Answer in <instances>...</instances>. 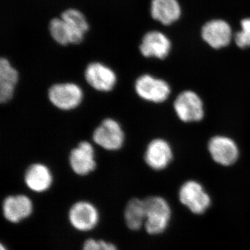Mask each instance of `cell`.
Instances as JSON below:
<instances>
[{
    "mask_svg": "<svg viewBox=\"0 0 250 250\" xmlns=\"http://www.w3.org/2000/svg\"><path fill=\"white\" fill-rule=\"evenodd\" d=\"M151 15L161 24L170 25L180 18L182 9L177 0H152Z\"/></svg>",
    "mask_w": 250,
    "mask_h": 250,
    "instance_id": "16",
    "label": "cell"
},
{
    "mask_svg": "<svg viewBox=\"0 0 250 250\" xmlns=\"http://www.w3.org/2000/svg\"><path fill=\"white\" fill-rule=\"evenodd\" d=\"M48 98L55 107L62 111H70L82 104L83 92L80 85L75 83H56L49 88Z\"/></svg>",
    "mask_w": 250,
    "mask_h": 250,
    "instance_id": "2",
    "label": "cell"
},
{
    "mask_svg": "<svg viewBox=\"0 0 250 250\" xmlns=\"http://www.w3.org/2000/svg\"><path fill=\"white\" fill-rule=\"evenodd\" d=\"M124 216L128 228L133 231L141 229L146 219L144 200L138 198L130 200L125 208Z\"/></svg>",
    "mask_w": 250,
    "mask_h": 250,
    "instance_id": "19",
    "label": "cell"
},
{
    "mask_svg": "<svg viewBox=\"0 0 250 250\" xmlns=\"http://www.w3.org/2000/svg\"><path fill=\"white\" fill-rule=\"evenodd\" d=\"M19 80V73L6 58L0 60V102L6 103L12 99Z\"/></svg>",
    "mask_w": 250,
    "mask_h": 250,
    "instance_id": "17",
    "label": "cell"
},
{
    "mask_svg": "<svg viewBox=\"0 0 250 250\" xmlns=\"http://www.w3.org/2000/svg\"><path fill=\"white\" fill-rule=\"evenodd\" d=\"M85 80L88 85L100 92L111 91L116 86V72L101 62H93L88 65L84 72Z\"/></svg>",
    "mask_w": 250,
    "mask_h": 250,
    "instance_id": "8",
    "label": "cell"
},
{
    "mask_svg": "<svg viewBox=\"0 0 250 250\" xmlns=\"http://www.w3.org/2000/svg\"><path fill=\"white\" fill-rule=\"evenodd\" d=\"M24 180L31 191L41 193L47 191L52 187L53 175L50 169L45 164L36 163L27 167Z\"/></svg>",
    "mask_w": 250,
    "mask_h": 250,
    "instance_id": "15",
    "label": "cell"
},
{
    "mask_svg": "<svg viewBox=\"0 0 250 250\" xmlns=\"http://www.w3.org/2000/svg\"><path fill=\"white\" fill-rule=\"evenodd\" d=\"M173 157L172 147L165 140L154 139L148 144L145 161L153 170H161L170 164Z\"/></svg>",
    "mask_w": 250,
    "mask_h": 250,
    "instance_id": "13",
    "label": "cell"
},
{
    "mask_svg": "<svg viewBox=\"0 0 250 250\" xmlns=\"http://www.w3.org/2000/svg\"><path fill=\"white\" fill-rule=\"evenodd\" d=\"M179 200L192 213L200 215L205 213L210 205V197L205 188L195 181H188L181 187Z\"/></svg>",
    "mask_w": 250,
    "mask_h": 250,
    "instance_id": "5",
    "label": "cell"
},
{
    "mask_svg": "<svg viewBox=\"0 0 250 250\" xmlns=\"http://www.w3.org/2000/svg\"><path fill=\"white\" fill-rule=\"evenodd\" d=\"M135 90L140 98L153 103L166 101L170 94V87L166 81L150 75H143L135 82Z\"/></svg>",
    "mask_w": 250,
    "mask_h": 250,
    "instance_id": "4",
    "label": "cell"
},
{
    "mask_svg": "<svg viewBox=\"0 0 250 250\" xmlns=\"http://www.w3.org/2000/svg\"><path fill=\"white\" fill-rule=\"evenodd\" d=\"M143 200L146 212L144 225L146 231L151 235L164 232L171 218L170 205L165 199L159 196L148 197Z\"/></svg>",
    "mask_w": 250,
    "mask_h": 250,
    "instance_id": "1",
    "label": "cell"
},
{
    "mask_svg": "<svg viewBox=\"0 0 250 250\" xmlns=\"http://www.w3.org/2000/svg\"><path fill=\"white\" fill-rule=\"evenodd\" d=\"M82 250H101V245H100V240L93 239V238H89L86 240L83 243V248Z\"/></svg>",
    "mask_w": 250,
    "mask_h": 250,
    "instance_id": "22",
    "label": "cell"
},
{
    "mask_svg": "<svg viewBox=\"0 0 250 250\" xmlns=\"http://www.w3.org/2000/svg\"><path fill=\"white\" fill-rule=\"evenodd\" d=\"M62 19L66 26L70 43H80L88 29L84 16L77 10L68 9L62 13Z\"/></svg>",
    "mask_w": 250,
    "mask_h": 250,
    "instance_id": "18",
    "label": "cell"
},
{
    "mask_svg": "<svg viewBox=\"0 0 250 250\" xmlns=\"http://www.w3.org/2000/svg\"><path fill=\"white\" fill-rule=\"evenodd\" d=\"M171 50V42L168 38L160 32L152 31L147 33L143 38L140 51L143 57L147 58L164 59Z\"/></svg>",
    "mask_w": 250,
    "mask_h": 250,
    "instance_id": "14",
    "label": "cell"
},
{
    "mask_svg": "<svg viewBox=\"0 0 250 250\" xmlns=\"http://www.w3.org/2000/svg\"><path fill=\"white\" fill-rule=\"evenodd\" d=\"M68 220L72 228L85 232L96 228L100 221V213L98 208L90 202H77L69 210Z\"/></svg>",
    "mask_w": 250,
    "mask_h": 250,
    "instance_id": "6",
    "label": "cell"
},
{
    "mask_svg": "<svg viewBox=\"0 0 250 250\" xmlns=\"http://www.w3.org/2000/svg\"><path fill=\"white\" fill-rule=\"evenodd\" d=\"M94 142L103 149L116 151L123 147L125 133L121 125L116 120L108 118L95 129L93 134Z\"/></svg>",
    "mask_w": 250,
    "mask_h": 250,
    "instance_id": "3",
    "label": "cell"
},
{
    "mask_svg": "<svg viewBox=\"0 0 250 250\" xmlns=\"http://www.w3.org/2000/svg\"><path fill=\"white\" fill-rule=\"evenodd\" d=\"M202 39L213 49H220L229 45L232 39L231 26L226 21L215 19L206 22L202 28Z\"/></svg>",
    "mask_w": 250,
    "mask_h": 250,
    "instance_id": "9",
    "label": "cell"
},
{
    "mask_svg": "<svg viewBox=\"0 0 250 250\" xmlns=\"http://www.w3.org/2000/svg\"><path fill=\"white\" fill-rule=\"evenodd\" d=\"M69 164L75 174L85 176L95 170L96 167L95 149L91 143L82 141L74 148L69 155Z\"/></svg>",
    "mask_w": 250,
    "mask_h": 250,
    "instance_id": "10",
    "label": "cell"
},
{
    "mask_svg": "<svg viewBox=\"0 0 250 250\" xmlns=\"http://www.w3.org/2000/svg\"><path fill=\"white\" fill-rule=\"evenodd\" d=\"M208 148L212 159L222 166L232 165L239 155L236 143L227 136H216L212 138Z\"/></svg>",
    "mask_w": 250,
    "mask_h": 250,
    "instance_id": "11",
    "label": "cell"
},
{
    "mask_svg": "<svg viewBox=\"0 0 250 250\" xmlns=\"http://www.w3.org/2000/svg\"><path fill=\"white\" fill-rule=\"evenodd\" d=\"M0 250H8L7 248L4 246V244L1 243V246H0Z\"/></svg>",
    "mask_w": 250,
    "mask_h": 250,
    "instance_id": "24",
    "label": "cell"
},
{
    "mask_svg": "<svg viewBox=\"0 0 250 250\" xmlns=\"http://www.w3.org/2000/svg\"><path fill=\"white\" fill-rule=\"evenodd\" d=\"M100 245H101V250H118L117 247L113 243H109V242L101 240Z\"/></svg>",
    "mask_w": 250,
    "mask_h": 250,
    "instance_id": "23",
    "label": "cell"
},
{
    "mask_svg": "<svg viewBox=\"0 0 250 250\" xmlns=\"http://www.w3.org/2000/svg\"><path fill=\"white\" fill-rule=\"evenodd\" d=\"M49 31L54 40L60 45H67L70 43L66 26L62 18H54L51 21Z\"/></svg>",
    "mask_w": 250,
    "mask_h": 250,
    "instance_id": "20",
    "label": "cell"
},
{
    "mask_svg": "<svg viewBox=\"0 0 250 250\" xmlns=\"http://www.w3.org/2000/svg\"><path fill=\"white\" fill-rule=\"evenodd\" d=\"M241 30L234 36L236 45L241 49L250 47V18H244L241 22Z\"/></svg>",
    "mask_w": 250,
    "mask_h": 250,
    "instance_id": "21",
    "label": "cell"
},
{
    "mask_svg": "<svg viewBox=\"0 0 250 250\" xmlns=\"http://www.w3.org/2000/svg\"><path fill=\"white\" fill-rule=\"evenodd\" d=\"M34 210V205L27 195H10L4 199L2 204V213L6 220L18 223L29 218Z\"/></svg>",
    "mask_w": 250,
    "mask_h": 250,
    "instance_id": "12",
    "label": "cell"
},
{
    "mask_svg": "<svg viewBox=\"0 0 250 250\" xmlns=\"http://www.w3.org/2000/svg\"><path fill=\"white\" fill-rule=\"evenodd\" d=\"M174 108L179 119L185 123L200 121L205 116L201 98L190 90L179 94L174 101Z\"/></svg>",
    "mask_w": 250,
    "mask_h": 250,
    "instance_id": "7",
    "label": "cell"
}]
</instances>
